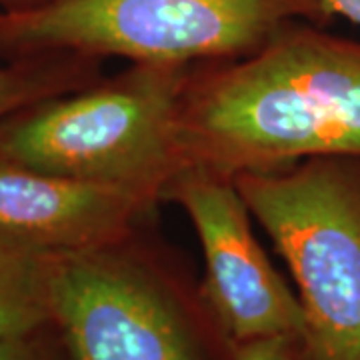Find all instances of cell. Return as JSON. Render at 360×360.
Returning <instances> with one entry per match:
<instances>
[{"label": "cell", "instance_id": "cell-12", "mask_svg": "<svg viewBox=\"0 0 360 360\" xmlns=\"http://www.w3.org/2000/svg\"><path fill=\"white\" fill-rule=\"evenodd\" d=\"M321 2L330 18L338 14L350 20L352 25L360 26V0H321Z\"/></svg>", "mask_w": 360, "mask_h": 360}, {"label": "cell", "instance_id": "cell-6", "mask_svg": "<svg viewBox=\"0 0 360 360\" xmlns=\"http://www.w3.org/2000/svg\"><path fill=\"white\" fill-rule=\"evenodd\" d=\"M165 196L193 222L205 257L206 309L224 340L295 336L304 340V312L292 288L270 264L250 224L236 182L202 167H184Z\"/></svg>", "mask_w": 360, "mask_h": 360}, {"label": "cell", "instance_id": "cell-9", "mask_svg": "<svg viewBox=\"0 0 360 360\" xmlns=\"http://www.w3.org/2000/svg\"><path fill=\"white\" fill-rule=\"evenodd\" d=\"M231 360H310L304 342L295 336L258 338L232 347Z\"/></svg>", "mask_w": 360, "mask_h": 360}, {"label": "cell", "instance_id": "cell-1", "mask_svg": "<svg viewBox=\"0 0 360 360\" xmlns=\"http://www.w3.org/2000/svg\"><path fill=\"white\" fill-rule=\"evenodd\" d=\"M179 141L186 167L226 179L321 156L360 160V42L286 25L257 52L191 77Z\"/></svg>", "mask_w": 360, "mask_h": 360}, {"label": "cell", "instance_id": "cell-7", "mask_svg": "<svg viewBox=\"0 0 360 360\" xmlns=\"http://www.w3.org/2000/svg\"><path fill=\"white\" fill-rule=\"evenodd\" d=\"M153 200L0 158V229L52 252L120 245Z\"/></svg>", "mask_w": 360, "mask_h": 360}, {"label": "cell", "instance_id": "cell-11", "mask_svg": "<svg viewBox=\"0 0 360 360\" xmlns=\"http://www.w3.org/2000/svg\"><path fill=\"white\" fill-rule=\"evenodd\" d=\"M25 96V84L0 66V116L13 110Z\"/></svg>", "mask_w": 360, "mask_h": 360}, {"label": "cell", "instance_id": "cell-3", "mask_svg": "<svg viewBox=\"0 0 360 360\" xmlns=\"http://www.w3.org/2000/svg\"><path fill=\"white\" fill-rule=\"evenodd\" d=\"M234 182L290 269L310 360H360V160L321 156Z\"/></svg>", "mask_w": 360, "mask_h": 360}, {"label": "cell", "instance_id": "cell-8", "mask_svg": "<svg viewBox=\"0 0 360 360\" xmlns=\"http://www.w3.org/2000/svg\"><path fill=\"white\" fill-rule=\"evenodd\" d=\"M52 250L0 229V338H22L52 322Z\"/></svg>", "mask_w": 360, "mask_h": 360}, {"label": "cell", "instance_id": "cell-5", "mask_svg": "<svg viewBox=\"0 0 360 360\" xmlns=\"http://www.w3.org/2000/svg\"><path fill=\"white\" fill-rule=\"evenodd\" d=\"M116 246L54 255L52 324L68 360H208L174 290Z\"/></svg>", "mask_w": 360, "mask_h": 360}, {"label": "cell", "instance_id": "cell-4", "mask_svg": "<svg viewBox=\"0 0 360 360\" xmlns=\"http://www.w3.org/2000/svg\"><path fill=\"white\" fill-rule=\"evenodd\" d=\"M298 18L330 20L321 0H49L0 18V32L25 46L191 65L248 56Z\"/></svg>", "mask_w": 360, "mask_h": 360}, {"label": "cell", "instance_id": "cell-10", "mask_svg": "<svg viewBox=\"0 0 360 360\" xmlns=\"http://www.w3.org/2000/svg\"><path fill=\"white\" fill-rule=\"evenodd\" d=\"M32 336L0 338V360H52Z\"/></svg>", "mask_w": 360, "mask_h": 360}, {"label": "cell", "instance_id": "cell-2", "mask_svg": "<svg viewBox=\"0 0 360 360\" xmlns=\"http://www.w3.org/2000/svg\"><path fill=\"white\" fill-rule=\"evenodd\" d=\"M188 80V65H134L106 86L13 124L0 139V158L122 186L155 202L186 167L179 110Z\"/></svg>", "mask_w": 360, "mask_h": 360}]
</instances>
